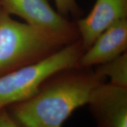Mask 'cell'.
<instances>
[{
  "instance_id": "1",
  "label": "cell",
  "mask_w": 127,
  "mask_h": 127,
  "mask_svg": "<svg viewBox=\"0 0 127 127\" xmlns=\"http://www.w3.org/2000/svg\"><path fill=\"white\" fill-rule=\"evenodd\" d=\"M105 78L91 68L57 73L26 100L6 109L21 127H62L71 114L87 104L92 92Z\"/></svg>"
},
{
  "instance_id": "2",
  "label": "cell",
  "mask_w": 127,
  "mask_h": 127,
  "mask_svg": "<svg viewBox=\"0 0 127 127\" xmlns=\"http://www.w3.org/2000/svg\"><path fill=\"white\" fill-rule=\"evenodd\" d=\"M69 43L52 32L14 20L0 7V76L45 59Z\"/></svg>"
},
{
  "instance_id": "3",
  "label": "cell",
  "mask_w": 127,
  "mask_h": 127,
  "mask_svg": "<svg viewBox=\"0 0 127 127\" xmlns=\"http://www.w3.org/2000/svg\"><path fill=\"white\" fill-rule=\"evenodd\" d=\"M85 49L80 39L52 55L0 76V109L26 100L57 73L78 67Z\"/></svg>"
},
{
  "instance_id": "4",
  "label": "cell",
  "mask_w": 127,
  "mask_h": 127,
  "mask_svg": "<svg viewBox=\"0 0 127 127\" xmlns=\"http://www.w3.org/2000/svg\"><path fill=\"white\" fill-rule=\"evenodd\" d=\"M0 7L30 25L62 37L68 42L79 39L76 23L55 11L48 0H0Z\"/></svg>"
},
{
  "instance_id": "5",
  "label": "cell",
  "mask_w": 127,
  "mask_h": 127,
  "mask_svg": "<svg viewBox=\"0 0 127 127\" xmlns=\"http://www.w3.org/2000/svg\"><path fill=\"white\" fill-rule=\"evenodd\" d=\"M87 104L96 127H127V88L101 83Z\"/></svg>"
},
{
  "instance_id": "6",
  "label": "cell",
  "mask_w": 127,
  "mask_h": 127,
  "mask_svg": "<svg viewBox=\"0 0 127 127\" xmlns=\"http://www.w3.org/2000/svg\"><path fill=\"white\" fill-rule=\"evenodd\" d=\"M126 18L127 0H96L90 13L75 23L85 50L102 32Z\"/></svg>"
},
{
  "instance_id": "7",
  "label": "cell",
  "mask_w": 127,
  "mask_h": 127,
  "mask_svg": "<svg viewBox=\"0 0 127 127\" xmlns=\"http://www.w3.org/2000/svg\"><path fill=\"white\" fill-rule=\"evenodd\" d=\"M127 50V18L102 32L82 55L78 67L88 68L118 57Z\"/></svg>"
},
{
  "instance_id": "8",
  "label": "cell",
  "mask_w": 127,
  "mask_h": 127,
  "mask_svg": "<svg viewBox=\"0 0 127 127\" xmlns=\"http://www.w3.org/2000/svg\"><path fill=\"white\" fill-rule=\"evenodd\" d=\"M95 71L105 78H109L110 83L127 88V52L97 66Z\"/></svg>"
},
{
  "instance_id": "9",
  "label": "cell",
  "mask_w": 127,
  "mask_h": 127,
  "mask_svg": "<svg viewBox=\"0 0 127 127\" xmlns=\"http://www.w3.org/2000/svg\"><path fill=\"white\" fill-rule=\"evenodd\" d=\"M57 11L66 17L68 16L78 17L82 15V11L76 0H55Z\"/></svg>"
},
{
  "instance_id": "10",
  "label": "cell",
  "mask_w": 127,
  "mask_h": 127,
  "mask_svg": "<svg viewBox=\"0 0 127 127\" xmlns=\"http://www.w3.org/2000/svg\"><path fill=\"white\" fill-rule=\"evenodd\" d=\"M0 127H21L15 122L6 109H0Z\"/></svg>"
}]
</instances>
